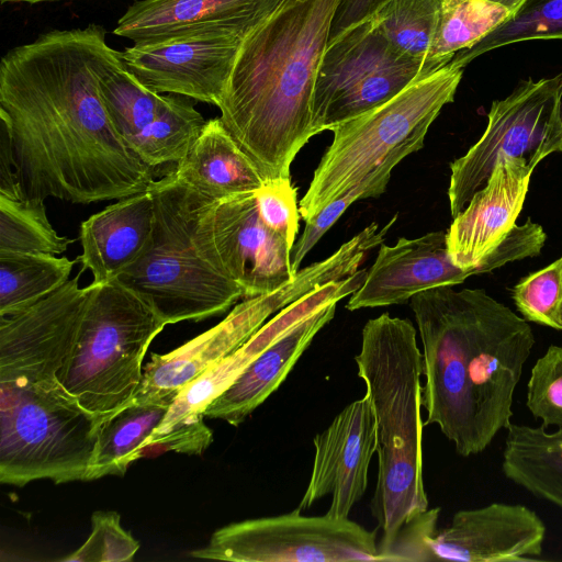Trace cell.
<instances>
[{
	"label": "cell",
	"instance_id": "6da1fadb",
	"mask_svg": "<svg viewBox=\"0 0 562 562\" xmlns=\"http://www.w3.org/2000/svg\"><path fill=\"white\" fill-rule=\"evenodd\" d=\"M121 60L105 30H54L0 64V119L25 198L89 204L149 190L150 166L116 133L98 80Z\"/></svg>",
	"mask_w": 562,
	"mask_h": 562
},
{
	"label": "cell",
	"instance_id": "7a4b0ae2",
	"mask_svg": "<svg viewBox=\"0 0 562 562\" xmlns=\"http://www.w3.org/2000/svg\"><path fill=\"white\" fill-rule=\"evenodd\" d=\"M411 307L423 345L424 426L437 425L462 457L481 453L512 423L532 329L483 289H429Z\"/></svg>",
	"mask_w": 562,
	"mask_h": 562
},
{
	"label": "cell",
	"instance_id": "3957f363",
	"mask_svg": "<svg viewBox=\"0 0 562 562\" xmlns=\"http://www.w3.org/2000/svg\"><path fill=\"white\" fill-rule=\"evenodd\" d=\"M339 0H282L243 42L221 121L265 180L289 179L313 135V94Z\"/></svg>",
	"mask_w": 562,
	"mask_h": 562
},
{
	"label": "cell",
	"instance_id": "277c9868",
	"mask_svg": "<svg viewBox=\"0 0 562 562\" xmlns=\"http://www.w3.org/2000/svg\"><path fill=\"white\" fill-rule=\"evenodd\" d=\"M416 328L389 313L369 319L355 357L376 425L378 479L371 503L383 561L401 530L428 509L423 479V352Z\"/></svg>",
	"mask_w": 562,
	"mask_h": 562
},
{
	"label": "cell",
	"instance_id": "5b68a950",
	"mask_svg": "<svg viewBox=\"0 0 562 562\" xmlns=\"http://www.w3.org/2000/svg\"><path fill=\"white\" fill-rule=\"evenodd\" d=\"M155 220L140 256L114 280L144 301L167 325L225 313L241 289L216 270L194 240L205 196L170 172L148 190Z\"/></svg>",
	"mask_w": 562,
	"mask_h": 562
},
{
	"label": "cell",
	"instance_id": "8992f818",
	"mask_svg": "<svg viewBox=\"0 0 562 562\" xmlns=\"http://www.w3.org/2000/svg\"><path fill=\"white\" fill-rule=\"evenodd\" d=\"M462 75V67L448 64L336 126L333 142L299 203L305 223L390 158H405L419 150L441 109L454 100Z\"/></svg>",
	"mask_w": 562,
	"mask_h": 562
},
{
	"label": "cell",
	"instance_id": "52a82bcc",
	"mask_svg": "<svg viewBox=\"0 0 562 562\" xmlns=\"http://www.w3.org/2000/svg\"><path fill=\"white\" fill-rule=\"evenodd\" d=\"M103 420L58 376L0 381V482L88 481Z\"/></svg>",
	"mask_w": 562,
	"mask_h": 562
},
{
	"label": "cell",
	"instance_id": "ba28073f",
	"mask_svg": "<svg viewBox=\"0 0 562 562\" xmlns=\"http://www.w3.org/2000/svg\"><path fill=\"white\" fill-rule=\"evenodd\" d=\"M91 284L74 347L58 378L83 408L105 419L134 400L145 353L167 324L116 280Z\"/></svg>",
	"mask_w": 562,
	"mask_h": 562
},
{
	"label": "cell",
	"instance_id": "9c48e42d",
	"mask_svg": "<svg viewBox=\"0 0 562 562\" xmlns=\"http://www.w3.org/2000/svg\"><path fill=\"white\" fill-rule=\"evenodd\" d=\"M353 251L342 245L329 257L300 269L278 289L246 297L217 325L165 355L151 353L134 400L173 402L178 393L207 369L238 350L272 315L317 285L357 270Z\"/></svg>",
	"mask_w": 562,
	"mask_h": 562
},
{
	"label": "cell",
	"instance_id": "30bf717a",
	"mask_svg": "<svg viewBox=\"0 0 562 562\" xmlns=\"http://www.w3.org/2000/svg\"><path fill=\"white\" fill-rule=\"evenodd\" d=\"M553 153H562V74L524 80L492 103L481 138L450 164L451 216L467 206L503 159H525L535 169Z\"/></svg>",
	"mask_w": 562,
	"mask_h": 562
},
{
	"label": "cell",
	"instance_id": "8fae6325",
	"mask_svg": "<svg viewBox=\"0 0 562 562\" xmlns=\"http://www.w3.org/2000/svg\"><path fill=\"white\" fill-rule=\"evenodd\" d=\"M422 63L397 50L374 16L328 42L313 94V135L333 131L389 101L419 75Z\"/></svg>",
	"mask_w": 562,
	"mask_h": 562
},
{
	"label": "cell",
	"instance_id": "7c38bea8",
	"mask_svg": "<svg viewBox=\"0 0 562 562\" xmlns=\"http://www.w3.org/2000/svg\"><path fill=\"white\" fill-rule=\"evenodd\" d=\"M282 0H258L232 20L121 52L124 66L148 89L220 105L248 33Z\"/></svg>",
	"mask_w": 562,
	"mask_h": 562
},
{
	"label": "cell",
	"instance_id": "4fadbf2b",
	"mask_svg": "<svg viewBox=\"0 0 562 562\" xmlns=\"http://www.w3.org/2000/svg\"><path fill=\"white\" fill-rule=\"evenodd\" d=\"M190 555L232 562L383 561L375 531L327 513L304 516L299 507L224 526Z\"/></svg>",
	"mask_w": 562,
	"mask_h": 562
},
{
	"label": "cell",
	"instance_id": "5bb4252c",
	"mask_svg": "<svg viewBox=\"0 0 562 562\" xmlns=\"http://www.w3.org/2000/svg\"><path fill=\"white\" fill-rule=\"evenodd\" d=\"M440 509H427L400 532L386 561H526L542 554L546 525L520 504L492 503L457 512L437 530Z\"/></svg>",
	"mask_w": 562,
	"mask_h": 562
},
{
	"label": "cell",
	"instance_id": "9a60e30c",
	"mask_svg": "<svg viewBox=\"0 0 562 562\" xmlns=\"http://www.w3.org/2000/svg\"><path fill=\"white\" fill-rule=\"evenodd\" d=\"M194 240L202 256L235 282L245 299L269 293L295 276L292 249L261 221L256 192L205 199Z\"/></svg>",
	"mask_w": 562,
	"mask_h": 562
},
{
	"label": "cell",
	"instance_id": "2e32d148",
	"mask_svg": "<svg viewBox=\"0 0 562 562\" xmlns=\"http://www.w3.org/2000/svg\"><path fill=\"white\" fill-rule=\"evenodd\" d=\"M314 460L299 508L306 509L327 495V514L348 518L368 486V471L376 452V425L367 395L347 405L313 440Z\"/></svg>",
	"mask_w": 562,
	"mask_h": 562
},
{
	"label": "cell",
	"instance_id": "e0dca14e",
	"mask_svg": "<svg viewBox=\"0 0 562 562\" xmlns=\"http://www.w3.org/2000/svg\"><path fill=\"white\" fill-rule=\"evenodd\" d=\"M479 273L476 269H462L452 261L447 232L402 237L393 246L381 244L374 263L361 286L350 295L346 308L356 311L404 303L423 291L453 286Z\"/></svg>",
	"mask_w": 562,
	"mask_h": 562
},
{
	"label": "cell",
	"instance_id": "ac0fdd59",
	"mask_svg": "<svg viewBox=\"0 0 562 562\" xmlns=\"http://www.w3.org/2000/svg\"><path fill=\"white\" fill-rule=\"evenodd\" d=\"M155 210L147 190L106 206L80 225L82 254L77 257L90 270L92 283L114 280L145 249L154 227Z\"/></svg>",
	"mask_w": 562,
	"mask_h": 562
},
{
	"label": "cell",
	"instance_id": "d6986e66",
	"mask_svg": "<svg viewBox=\"0 0 562 562\" xmlns=\"http://www.w3.org/2000/svg\"><path fill=\"white\" fill-rule=\"evenodd\" d=\"M337 303L302 321L258 355L204 411V417L240 425L285 380L315 335L333 319Z\"/></svg>",
	"mask_w": 562,
	"mask_h": 562
},
{
	"label": "cell",
	"instance_id": "ffe728a7",
	"mask_svg": "<svg viewBox=\"0 0 562 562\" xmlns=\"http://www.w3.org/2000/svg\"><path fill=\"white\" fill-rule=\"evenodd\" d=\"M171 173L211 200L257 192L266 182L255 161L238 145L220 117L206 121Z\"/></svg>",
	"mask_w": 562,
	"mask_h": 562
},
{
	"label": "cell",
	"instance_id": "44dd1931",
	"mask_svg": "<svg viewBox=\"0 0 562 562\" xmlns=\"http://www.w3.org/2000/svg\"><path fill=\"white\" fill-rule=\"evenodd\" d=\"M258 0H139L120 18L114 34L134 44L156 42L222 23Z\"/></svg>",
	"mask_w": 562,
	"mask_h": 562
},
{
	"label": "cell",
	"instance_id": "7402d4cb",
	"mask_svg": "<svg viewBox=\"0 0 562 562\" xmlns=\"http://www.w3.org/2000/svg\"><path fill=\"white\" fill-rule=\"evenodd\" d=\"M503 450L504 475L528 493L562 508V428L510 423Z\"/></svg>",
	"mask_w": 562,
	"mask_h": 562
},
{
	"label": "cell",
	"instance_id": "603a6c76",
	"mask_svg": "<svg viewBox=\"0 0 562 562\" xmlns=\"http://www.w3.org/2000/svg\"><path fill=\"white\" fill-rule=\"evenodd\" d=\"M168 401H137L106 417L99 428L88 481L123 475L128 465L142 458L145 441L164 420Z\"/></svg>",
	"mask_w": 562,
	"mask_h": 562
},
{
	"label": "cell",
	"instance_id": "cb8c5ba5",
	"mask_svg": "<svg viewBox=\"0 0 562 562\" xmlns=\"http://www.w3.org/2000/svg\"><path fill=\"white\" fill-rule=\"evenodd\" d=\"M510 16L506 7L492 0H441L432 43L416 79L447 66Z\"/></svg>",
	"mask_w": 562,
	"mask_h": 562
},
{
	"label": "cell",
	"instance_id": "d4e9b609",
	"mask_svg": "<svg viewBox=\"0 0 562 562\" xmlns=\"http://www.w3.org/2000/svg\"><path fill=\"white\" fill-rule=\"evenodd\" d=\"M77 261L47 252L0 251V316L20 312L59 289Z\"/></svg>",
	"mask_w": 562,
	"mask_h": 562
},
{
	"label": "cell",
	"instance_id": "484cf974",
	"mask_svg": "<svg viewBox=\"0 0 562 562\" xmlns=\"http://www.w3.org/2000/svg\"><path fill=\"white\" fill-rule=\"evenodd\" d=\"M98 86L113 127L132 150L157 119L165 95L145 87L122 59L104 69Z\"/></svg>",
	"mask_w": 562,
	"mask_h": 562
},
{
	"label": "cell",
	"instance_id": "4316f807",
	"mask_svg": "<svg viewBox=\"0 0 562 562\" xmlns=\"http://www.w3.org/2000/svg\"><path fill=\"white\" fill-rule=\"evenodd\" d=\"M71 243L53 228L43 199L0 196V251L59 255Z\"/></svg>",
	"mask_w": 562,
	"mask_h": 562
},
{
	"label": "cell",
	"instance_id": "83f0119b",
	"mask_svg": "<svg viewBox=\"0 0 562 562\" xmlns=\"http://www.w3.org/2000/svg\"><path fill=\"white\" fill-rule=\"evenodd\" d=\"M562 40V0H527L509 19L450 64L464 68L490 50L530 40Z\"/></svg>",
	"mask_w": 562,
	"mask_h": 562
},
{
	"label": "cell",
	"instance_id": "f1b7e54d",
	"mask_svg": "<svg viewBox=\"0 0 562 562\" xmlns=\"http://www.w3.org/2000/svg\"><path fill=\"white\" fill-rule=\"evenodd\" d=\"M440 5L441 0H389L373 16L391 44L423 66Z\"/></svg>",
	"mask_w": 562,
	"mask_h": 562
},
{
	"label": "cell",
	"instance_id": "f546056e",
	"mask_svg": "<svg viewBox=\"0 0 562 562\" xmlns=\"http://www.w3.org/2000/svg\"><path fill=\"white\" fill-rule=\"evenodd\" d=\"M403 159V156L390 158L346 193L327 204L306 223L302 235L295 240L291 251V267L295 274L306 255L352 203L361 199L379 196L385 191L392 170Z\"/></svg>",
	"mask_w": 562,
	"mask_h": 562
},
{
	"label": "cell",
	"instance_id": "4dcf8cb0",
	"mask_svg": "<svg viewBox=\"0 0 562 562\" xmlns=\"http://www.w3.org/2000/svg\"><path fill=\"white\" fill-rule=\"evenodd\" d=\"M512 297L527 322L562 330V257L520 279L512 289Z\"/></svg>",
	"mask_w": 562,
	"mask_h": 562
},
{
	"label": "cell",
	"instance_id": "1f68e13d",
	"mask_svg": "<svg viewBox=\"0 0 562 562\" xmlns=\"http://www.w3.org/2000/svg\"><path fill=\"white\" fill-rule=\"evenodd\" d=\"M526 406L544 428H562V347L551 345L537 359L527 384Z\"/></svg>",
	"mask_w": 562,
	"mask_h": 562
},
{
	"label": "cell",
	"instance_id": "d6a6232c",
	"mask_svg": "<svg viewBox=\"0 0 562 562\" xmlns=\"http://www.w3.org/2000/svg\"><path fill=\"white\" fill-rule=\"evenodd\" d=\"M92 530L86 542L63 558L65 562H125L132 561L139 543L121 525L120 515L98 510L91 517Z\"/></svg>",
	"mask_w": 562,
	"mask_h": 562
},
{
	"label": "cell",
	"instance_id": "836d02e7",
	"mask_svg": "<svg viewBox=\"0 0 562 562\" xmlns=\"http://www.w3.org/2000/svg\"><path fill=\"white\" fill-rule=\"evenodd\" d=\"M256 203L265 225L281 236L292 249L301 215L296 204V189L290 178L266 180L256 192Z\"/></svg>",
	"mask_w": 562,
	"mask_h": 562
},
{
	"label": "cell",
	"instance_id": "e575fe53",
	"mask_svg": "<svg viewBox=\"0 0 562 562\" xmlns=\"http://www.w3.org/2000/svg\"><path fill=\"white\" fill-rule=\"evenodd\" d=\"M389 0H339L335 10L329 41L349 27L373 16Z\"/></svg>",
	"mask_w": 562,
	"mask_h": 562
},
{
	"label": "cell",
	"instance_id": "d590c367",
	"mask_svg": "<svg viewBox=\"0 0 562 562\" xmlns=\"http://www.w3.org/2000/svg\"><path fill=\"white\" fill-rule=\"evenodd\" d=\"M0 196L25 198L15 175L10 139L3 125L0 127Z\"/></svg>",
	"mask_w": 562,
	"mask_h": 562
},
{
	"label": "cell",
	"instance_id": "8d00e7d4",
	"mask_svg": "<svg viewBox=\"0 0 562 562\" xmlns=\"http://www.w3.org/2000/svg\"><path fill=\"white\" fill-rule=\"evenodd\" d=\"M495 2H498L506 7L512 15L519 10V8L527 1V0H492Z\"/></svg>",
	"mask_w": 562,
	"mask_h": 562
},
{
	"label": "cell",
	"instance_id": "74e56055",
	"mask_svg": "<svg viewBox=\"0 0 562 562\" xmlns=\"http://www.w3.org/2000/svg\"><path fill=\"white\" fill-rule=\"evenodd\" d=\"M48 1H58V0H1L4 2H26V3H40V2H48Z\"/></svg>",
	"mask_w": 562,
	"mask_h": 562
},
{
	"label": "cell",
	"instance_id": "f35d334b",
	"mask_svg": "<svg viewBox=\"0 0 562 562\" xmlns=\"http://www.w3.org/2000/svg\"><path fill=\"white\" fill-rule=\"evenodd\" d=\"M560 323H561V327H562V304H561V307H560Z\"/></svg>",
	"mask_w": 562,
	"mask_h": 562
}]
</instances>
